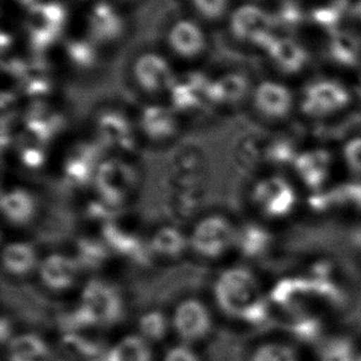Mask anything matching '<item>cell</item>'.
I'll return each instance as SVG.
<instances>
[{"instance_id":"cell-2","label":"cell","mask_w":361,"mask_h":361,"mask_svg":"<svg viewBox=\"0 0 361 361\" xmlns=\"http://www.w3.org/2000/svg\"><path fill=\"white\" fill-rule=\"evenodd\" d=\"M216 305L228 317L242 321L249 308L264 298L254 274L243 267L226 269L214 285Z\"/></svg>"},{"instance_id":"cell-5","label":"cell","mask_w":361,"mask_h":361,"mask_svg":"<svg viewBox=\"0 0 361 361\" xmlns=\"http://www.w3.org/2000/svg\"><path fill=\"white\" fill-rule=\"evenodd\" d=\"M85 35L98 46L116 44L127 32V19L114 0H95L84 16Z\"/></svg>"},{"instance_id":"cell-10","label":"cell","mask_w":361,"mask_h":361,"mask_svg":"<svg viewBox=\"0 0 361 361\" xmlns=\"http://www.w3.org/2000/svg\"><path fill=\"white\" fill-rule=\"evenodd\" d=\"M227 27L235 41L268 47L269 24L267 15L253 4H240L231 10Z\"/></svg>"},{"instance_id":"cell-41","label":"cell","mask_w":361,"mask_h":361,"mask_svg":"<svg viewBox=\"0 0 361 361\" xmlns=\"http://www.w3.org/2000/svg\"><path fill=\"white\" fill-rule=\"evenodd\" d=\"M357 361H361V355L359 357V359H357Z\"/></svg>"},{"instance_id":"cell-19","label":"cell","mask_w":361,"mask_h":361,"mask_svg":"<svg viewBox=\"0 0 361 361\" xmlns=\"http://www.w3.org/2000/svg\"><path fill=\"white\" fill-rule=\"evenodd\" d=\"M248 92V80L238 72L221 75L220 78L210 80L209 99L210 103L232 105L240 103Z\"/></svg>"},{"instance_id":"cell-27","label":"cell","mask_w":361,"mask_h":361,"mask_svg":"<svg viewBox=\"0 0 361 361\" xmlns=\"http://www.w3.org/2000/svg\"><path fill=\"white\" fill-rule=\"evenodd\" d=\"M171 327V319L166 317L161 310L147 311L146 313L142 314L137 323L138 334L151 344L164 341Z\"/></svg>"},{"instance_id":"cell-9","label":"cell","mask_w":361,"mask_h":361,"mask_svg":"<svg viewBox=\"0 0 361 361\" xmlns=\"http://www.w3.org/2000/svg\"><path fill=\"white\" fill-rule=\"evenodd\" d=\"M168 49L183 59H195L207 49V32L196 18H178L168 26L166 34Z\"/></svg>"},{"instance_id":"cell-20","label":"cell","mask_w":361,"mask_h":361,"mask_svg":"<svg viewBox=\"0 0 361 361\" xmlns=\"http://www.w3.org/2000/svg\"><path fill=\"white\" fill-rule=\"evenodd\" d=\"M141 126L143 132L152 140L166 141L176 133V116L171 109L151 105L142 113Z\"/></svg>"},{"instance_id":"cell-7","label":"cell","mask_w":361,"mask_h":361,"mask_svg":"<svg viewBox=\"0 0 361 361\" xmlns=\"http://www.w3.org/2000/svg\"><path fill=\"white\" fill-rule=\"evenodd\" d=\"M171 328L181 343L192 344L209 337L214 319L205 303L196 298H188L176 305L171 318Z\"/></svg>"},{"instance_id":"cell-24","label":"cell","mask_w":361,"mask_h":361,"mask_svg":"<svg viewBox=\"0 0 361 361\" xmlns=\"http://www.w3.org/2000/svg\"><path fill=\"white\" fill-rule=\"evenodd\" d=\"M105 361H153L151 343L138 333L130 334L109 348Z\"/></svg>"},{"instance_id":"cell-15","label":"cell","mask_w":361,"mask_h":361,"mask_svg":"<svg viewBox=\"0 0 361 361\" xmlns=\"http://www.w3.org/2000/svg\"><path fill=\"white\" fill-rule=\"evenodd\" d=\"M253 103L265 118H283L293 108V95L283 84L265 80L254 90Z\"/></svg>"},{"instance_id":"cell-32","label":"cell","mask_w":361,"mask_h":361,"mask_svg":"<svg viewBox=\"0 0 361 361\" xmlns=\"http://www.w3.org/2000/svg\"><path fill=\"white\" fill-rule=\"evenodd\" d=\"M250 361H298V359L295 350L285 344L265 343L252 353Z\"/></svg>"},{"instance_id":"cell-17","label":"cell","mask_w":361,"mask_h":361,"mask_svg":"<svg viewBox=\"0 0 361 361\" xmlns=\"http://www.w3.org/2000/svg\"><path fill=\"white\" fill-rule=\"evenodd\" d=\"M1 263L5 271L11 276L24 278L39 268V260L32 244L24 240H13L5 244Z\"/></svg>"},{"instance_id":"cell-35","label":"cell","mask_w":361,"mask_h":361,"mask_svg":"<svg viewBox=\"0 0 361 361\" xmlns=\"http://www.w3.org/2000/svg\"><path fill=\"white\" fill-rule=\"evenodd\" d=\"M161 361H201V359L190 344L180 343L169 348L164 353Z\"/></svg>"},{"instance_id":"cell-21","label":"cell","mask_w":361,"mask_h":361,"mask_svg":"<svg viewBox=\"0 0 361 361\" xmlns=\"http://www.w3.org/2000/svg\"><path fill=\"white\" fill-rule=\"evenodd\" d=\"M99 136L109 146L130 149L133 146L132 128L126 118L118 113L104 114L98 122Z\"/></svg>"},{"instance_id":"cell-34","label":"cell","mask_w":361,"mask_h":361,"mask_svg":"<svg viewBox=\"0 0 361 361\" xmlns=\"http://www.w3.org/2000/svg\"><path fill=\"white\" fill-rule=\"evenodd\" d=\"M78 262L80 265H98L106 257V247L99 242L82 240L79 243Z\"/></svg>"},{"instance_id":"cell-3","label":"cell","mask_w":361,"mask_h":361,"mask_svg":"<svg viewBox=\"0 0 361 361\" xmlns=\"http://www.w3.org/2000/svg\"><path fill=\"white\" fill-rule=\"evenodd\" d=\"M68 21V9L59 0H41L27 9L25 31L30 44L37 51L54 46Z\"/></svg>"},{"instance_id":"cell-6","label":"cell","mask_w":361,"mask_h":361,"mask_svg":"<svg viewBox=\"0 0 361 361\" xmlns=\"http://www.w3.org/2000/svg\"><path fill=\"white\" fill-rule=\"evenodd\" d=\"M94 181L102 201L110 207H116L127 201L136 189L137 173L126 161L110 158L100 161Z\"/></svg>"},{"instance_id":"cell-38","label":"cell","mask_w":361,"mask_h":361,"mask_svg":"<svg viewBox=\"0 0 361 361\" xmlns=\"http://www.w3.org/2000/svg\"><path fill=\"white\" fill-rule=\"evenodd\" d=\"M116 1L118 4H130V3H136L138 0H114Z\"/></svg>"},{"instance_id":"cell-23","label":"cell","mask_w":361,"mask_h":361,"mask_svg":"<svg viewBox=\"0 0 361 361\" xmlns=\"http://www.w3.org/2000/svg\"><path fill=\"white\" fill-rule=\"evenodd\" d=\"M97 149L93 147L82 146L74 149L66 161V176L75 184H83L94 179L99 163Z\"/></svg>"},{"instance_id":"cell-1","label":"cell","mask_w":361,"mask_h":361,"mask_svg":"<svg viewBox=\"0 0 361 361\" xmlns=\"http://www.w3.org/2000/svg\"><path fill=\"white\" fill-rule=\"evenodd\" d=\"M125 305L121 293L111 283L93 279L85 283L77 308L71 314L73 329L115 326L121 321Z\"/></svg>"},{"instance_id":"cell-14","label":"cell","mask_w":361,"mask_h":361,"mask_svg":"<svg viewBox=\"0 0 361 361\" xmlns=\"http://www.w3.org/2000/svg\"><path fill=\"white\" fill-rule=\"evenodd\" d=\"M349 102L347 90L331 80H321L308 87L303 99L305 111L312 115L334 113Z\"/></svg>"},{"instance_id":"cell-8","label":"cell","mask_w":361,"mask_h":361,"mask_svg":"<svg viewBox=\"0 0 361 361\" xmlns=\"http://www.w3.org/2000/svg\"><path fill=\"white\" fill-rule=\"evenodd\" d=\"M132 74L138 87L151 94L169 93L178 77L166 56L157 51L138 54L132 63Z\"/></svg>"},{"instance_id":"cell-29","label":"cell","mask_w":361,"mask_h":361,"mask_svg":"<svg viewBox=\"0 0 361 361\" xmlns=\"http://www.w3.org/2000/svg\"><path fill=\"white\" fill-rule=\"evenodd\" d=\"M286 328L293 337L306 343L316 342L322 334V324L317 318L300 311L291 312V318Z\"/></svg>"},{"instance_id":"cell-22","label":"cell","mask_w":361,"mask_h":361,"mask_svg":"<svg viewBox=\"0 0 361 361\" xmlns=\"http://www.w3.org/2000/svg\"><path fill=\"white\" fill-rule=\"evenodd\" d=\"M148 247L161 258L176 259L189 247V238L179 228L164 226L152 235Z\"/></svg>"},{"instance_id":"cell-39","label":"cell","mask_w":361,"mask_h":361,"mask_svg":"<svg viewBox=\"0 0 361 361\" xmlns=\"http://www.w3.org/2000/svg\"><path fill=\"white\" fill-rule=\"evenodd\" d=\"M173 1H176V3H178V4L189 5V1H190V0H173Z\"/></svg>"},{"instance_id":"cell-33","label":"cell","mask_w":361,"mask_h":361,"mask_svg":"<svg viewBox=\"0 0 361 361\" xmlns=\"http://www.w3.org/2000/svg\"><path fill=\"white\" fill-rule=\"evenodd\" d=\"M321 361H357L352 342L345 338H333L321 349Z\"/></svg>"},{"instance_id":"cell-36","label":"cell","mask_w":361,"mask_h":361,"mask_svg":"<svg viewBox=\"0 0 361 361\" xmlns=\"http://www.w3.org/2000/svg\"><path fill=\"white\" fill-rule=\"evenodd\" d=\"M344 156L348 164L352 166L354 171L361 173V138H355L348 143L344 149Z\"/></svg>"},{"instance_id":"cell-16","label":"cell","mask_w":361,"mask_h":361,"mask_svg":"<svg viewBox=\"0 0 361 361\" xmlns=\"http://www.w3.org/2000/svg\"><path fill=\"white\" fill-rule=\"evenodd\" d=\"M0 206L5 221L13 226L29 225L39 207L34 194L25 188H11L4 191Z\"/></svg>"},{"instance_id":"cell-12","label":"cell","mask_w":361,"mask_h":361,"mask_svg":"<svg viewBox=\"0 0 361 361\" xmlns=\"http://www.w3.org/2000/svg\"><path fill=\"white\" fill-rule=\"evenodd\" d=\"M39 279L51 291L62 293L77 283L80 264L78 259L67 254L52 253L39 262Z\"/></svg>"},{"instance_id":"cell-25","label":"cell","mask_w":361,"mask_h":361,"mask_svg":"<svg viewBox=\"0 0 361 361\" xmlns=\"http://www.w3.org/2000/svg\"><path fill=\"white\" fill-rule=\"evenodd\" d=\"M331 156L324 151L303 153L296 159V169L307 185L317 188L327 178Z\"/></svg>"},{"instance_id":"cell-40","label":"cell","mask_w":361,"mask_h":361,"mask_svg":"<svg viewBox=\"0 0 361 361\" xmlns=\"http://www.w3.org/2000/svg\"><path fill=\"white\" fill-rule=\"evenodd\" d=\"M74 1H89V3L92 4V3H93V1H95V0H74Z\"/></svg>"},{"instance_id":"cell-18","label":"cell","mask_w":361,"mask_h":361,"mask_svg":"<svg viewBox=\"0 0 361 361\" xmlns=\"http://www.w3.org/2000/svg\"><path fill=\"white\" fill-rule=\"evenodd\" d=\"M8 361H54L52 350L44 338L35 333L16 334L6 344Z\"/></svg>"},{"instance_id":"cell-28","label":"cell","mask_w":361,"mask_h":361,"mask_svg":"<svg viewBox=\"0 0 361 361\" xmlns=\"http://www.w3.org/2000/svg\"><path fill=\"white\" fill-rule=\"evenodd\" d=\"M189 6L196 19L210 24L227 20L231 13V0H190Z\"/></svg>"},{"instance_id":"cell-30","label":"cell","mask_w":361,"mask_h":361,"mask_svg":"<svg viewBox=\"0 0 361 361\" xmlns=\"http://www.w3.org/2000/svg\"><path fill=\"white\" fill-rule=\"evenodd\" d=\"M268 243L267 232L258 226H245L240 232H237L235 244L240 247V252L247 257L258 255Z\"/></svg>"},{"instance_id":"cell-26","label":"cell","mask_w":361,"mask_h":361,"mask_svg":"<svg viewBox=\"0 0 361 361\" xmlns=\"http://www.w3.org/2000/svg\"><path fill=\"white\" fill-rule=\"evenodd\" d=\"M66 54L69 62L77 68L90 69L99 59L98 44L89 39L87 35L83 37H73L66 44Z\"/></svg>"},{"instance_id":"cell-31","label":"cell","mask_w":361,"mask_h":361,"mask_svg":"<svg viewBox=\"0 0 361 361\" xmlns=\"http://www.w3.org/2000/svg\"><path fill=\"white\" fill-rule=\"evenodd\" d=\"M268 47L274 61L283 71L295 72L302 66V54L293 44L288 42H276L269 44Z\"/></svg>"},{"instance_id":"cell-4","label":"cell","mask_w":361,"mask_h":361,"mask_svg":"<svg viewBox=\"0 0 361 361\" xmlns=\"http://www.w3.org/2000/svg\"><path fill=\"white\" fill-rule=\"evenodd\" d=\"M237 231L225 216L211 215L201 219L191 231L189 247L199 257L220 258L233 247Z\"/></svg>"},{"instance_id":"cell-37","label":"cell","mask_w":361,"mask_h":361,"mask_svg":"<svg viewBox=\"0 0 361 361\" xmlns=\"http://www.w3.org/2000/svg\"><path fill=\"white\" fill-rule=\"evenodd\" d=\"M14 337L11 334V324H10L8 318H1V323H0V338H1V343L6 345L10 342V339Z\"/></svg>"},{"instance_id":"cell-13","label":"cell","mask_w":361,"mask_h":361,"mask_svg":"<svg viewBox=\"0 0 361 361\" xmlns=\"http://www.w3.org/2000/svg\"><path fill=\"white\" fill-rule=\"evenodd\" d=\"M209 83L210 80L200 73L176 77V83L169 92L176 111H196L210 103Z\"/></svg>"},{"instance_id":"cell-11","label":"cell","mask_w":361,"mask_h":361,"mask_svg":"<svg viewBox=\"0 0 361 361\" xmlns=\"http://www.w3.org/2000/svg\"><path fill=\"white\" fill-rule=\"evenodd\" d=\"M255 205L270 217H283L293 210L296 195L293 186L283 178L271 176L257 183L252 194Z\"/></svg>"}]
</instances>
